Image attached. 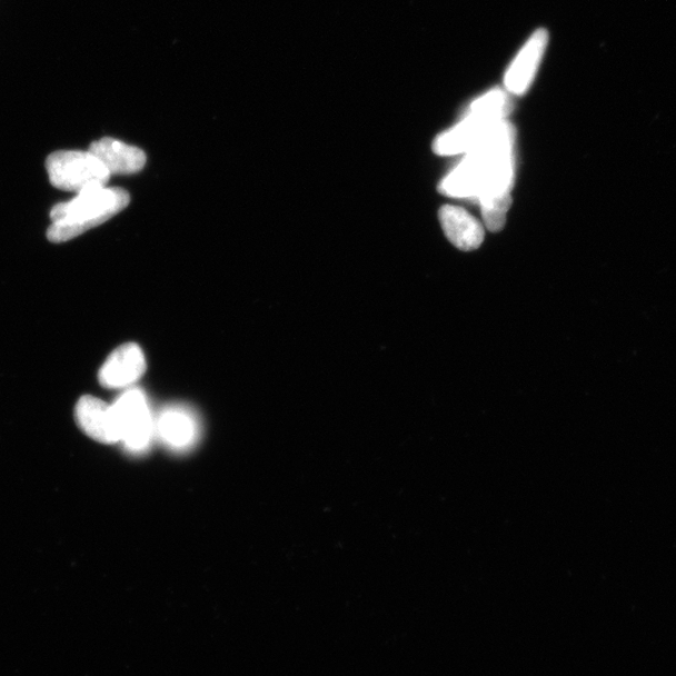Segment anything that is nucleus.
Returning a JSON list of instances; mask_svg holds the SVG:
<instances>
[{"label": "nucleus", "mask_w": 676, "mask_h": 676, "mask_svg": "<svg viewBox=\"0 0 676 676\" xmlns=\"http://www.w3.org/2000/svg\"><path fill=\"white\" fill-rule=\"evenodd\" d=\"M109 175H133L141 172L147 157L141 148L127 145L118 139L106 137L98 139L89 147Z\"/></svg>", "instance_id": "obj_9"}, {"label": "nucleus", "mask_w": 676, "mask_h": 676, "mask_svg": "<svg viewBox=\"0 0 676 676\" xmlns=\"http://www.w3.org/2000/svg\"><path fill=\"white\" fill-rule=\"evenodd\" d=\"M49 181L76 195L105 187L111 175L91 151H58L47 158Z\"/></svg>", "instance_id": "obj_3"}, {"label": "nucleus", "mask_w": 676, "mask_h": 676, "mask_svg": "<svg viewBox=\"0 0 676 676\" xmlns=\"http://www.w3.org/2000/svg\"><path fill=\"white\" fill-rule=\"evenodd\" d=\"M515 131L509 122L496 125L447 175L440 192L454 198L510 195L515 180Z\"/></svg>", "instance_id": "obj_1"}, {"label": "nucleus", "mask_w": 676, "mask_h": 676, "mask_svg": "<svg viewBox=\"0 0 676 676\" xmlns=\"http://www.w3.org/2000/svg\"><path fill=\"white\" fill-rule=\"evenodd\" d=\"M440 222L449 241L463 251L476 250L484 242L485 227L459 206H444Z\"/></svg>", "instance_id": "obj_11"}, {"label": "nucleus", "mask_w": 676, "mask_h": 676, "mask_svg": "<svg viewBox=\"0 0 676 676\" xmlns=\"http://www.w3.org/2000/svg\"><path fill=\"white\" fill-rule=\"evenodd\" d=\"M155 430L161 440L176 451L191 449L200 436L196 416L181 406H171L159 414Z\"/></svg>", "instance_id": "obj_8"}, {"label": "nucleus", "mask_w": 676, "mask_h": 676, "mask_svg": "<svg viewBox=\"0 0 676 676\" xmlns=\"http://www.w3.org/2000/svg\"><path fill=\"white\" fill-rule=\"evenodd\" d=\"M76 420L93 440L107 445L121 441L112 405L93 396H84L76 406Z\"/></svg>", "instance_id": "obj_7"}, {"label": "nucleus", "mask_w": 676, "mask_h": 676, "mask_svg": "<svg viewBox=\"0 0 676 676\" xmlns=\"http://www.w3.org/2000/svg\"><path fill=\"white\" fill-rule=\"evenodd\" d=\"M146 369V357L141 347L137 344H125L109 355L99 371V382L106 389H127L141 379Z\"/></svg>", "instance_id": "obj_6"}, {"label": "nucleus", "mask_w": 676, "mask_h": 676, "mask_svg": "<svg viewBox=\"0 0 676 676\" xmlns=\"http://www.w3.org/2000/svg\"><path fill=\"white\" fill-rule=\"evenodd\" d=\"M546 44H548V33L540 29L524 46L505 76V86L509 93L521 96L528 91L538 71Z\"/></svg>", "instance_id": "obj_10"}, {"label": "nucleus", "mask_w": 676, "mask_h": 676, "mask_svg": "<svg viewBox=\"0 0 676 676\" xmlns=\"http://www.w3.org/2000/svg\"><path fill=\"white\" fill-rule=\"evenodd\" d=\"M479 203L487 230L493 232L503 230L507 212H509L511 206V193L481 198Z\"/></svg>", "instance_id": "obj_12"}, {"label": "nucleus", "mask_w": 676, "mask_h": 676, "mask_svg": "<svg viewBox=\"0 0 676 676\" xmlns=\"http://www.w3.org/2000/svg\"><path fill=\"white\" fill-rule=\"evenodd\" d=\"M119 435L127 449L143 453L155 434V421L142 390L127 389L112 405Z\"/></svg>", "instance_id": "obj_4"}, {"label": "nucleus", "mask_w": 676, "mask_h": 676, "mask_svg": "<svg viewBox=\"0 0 676 676\" xmlns=\"http://www.w3.org/2000/svg\"><path fill=\"white\" fill-rule=\"evenodd\" d=\"M129 201V195L116 187L105 186L78 193L73 200L52 208L48 240L54 243L71 241L121 213Z\"/></svg>", "instance_id": "obj_2"}, {"label": "nucleus", "mask_w": 676, "mask_h": 676, "mask_svg": "<svg viewBox=\"0 0 676 676\" xmlns=\"http://www.w3.org/2000/svg\"><path fill=\"white\" fill-rule=\"evenodd\" d=\"M500 122L489 116L467 111L459 125L436 138L434 151L440 156L469 153Z\"/></svg>", "instance_id": "obj_5"}]
</instances>
